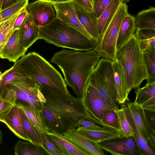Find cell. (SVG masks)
<instances>
[{
  "label": "cell",
  "mask_w": 155,
  "mask_h": 155,
  "mask_svg": "<svg viewBox=\"0 0 155 155\" xmlns=\"http://www.w3.org/2000/svg\"><path fill=\"white\" fill-rule=\"evenodd\" d=\"M40 89L45 99L41 112L48 131L63 135L70 129L80 127L78 122L81 119L106 126L88 112L81 98L42 86H40Z\"/></svg>",
  "instance_id": "cell-1"
},
{
  "label": "cell",
  "mask_w": 155,
  "mask_h": 155,
  "mask_svg": "<svg viewBox=\"0 0 155 155\" xmlns=\"http://www.w3.org/2000/svg\"><path fill=\"white\" fill-rule=\"evenodd\" d=\"M100 57L92 50L63 49L55 53L51 62L60 69L67 85L76 97L81 98L91 73Z\"/></svg>",
  "instance_id": "cell-2"
},
{
  "label": "cell",
  "mask_w": 155,
  "mask_h": 155,
  "mask_svg": "<svg viewBox=\"0 0 155 155\" xmlns=\"http://www.w3.org/2000/svg\"><path fill=\"white\" fill-rule=\"evenodd\" d=\"M14 65L23 71L40 86L66 94L70 93L60 73L35 52L24 55Z\"/></svg>",
  "instance_id": "cell-3"
},
{
  "label": "cell",
  "mask_w": 155,
  "mask_h": 155,
  "mask_svg": "<svg viewBox=\"0 0 155 155\" xmlns=\"http://www.w3.org/2000/svg\"><path fill=\"white\" fill-rule=\"evenodd\" d=\"M39 39L58 47L81 51L94 50L97 43L57 18L40 29Z\"/></svg>",
  "instance_id": "cell-4"
},
{
  "label": "cell",
  "mask_w": 155,
  "mask_h": 155,
  "mask_svg": "<svg viewBox=\"0 0 155 155\" xmlns=\"http://www.w3.org/2000/svg\"><path fill=\"white\" fill-rule=\"evenodd\" d=\"M115 61L124 70L128 94L132 89L139 88L142 82L147 78L142 51L134 34L117 50Z\"/></svg>",
  "instance_id": "cell-5"
},
{
  "label": "cell",
  "mask_w": 155,
  "mask_h": 155,
  "mask_svg": "<svg viewBox=\"0 0 155 155\" xmlns=\"http://www.w3.org/2000/svg\"><path fill=\"white\" fill-rule=\"evenodd\" d=\"M39 90L40 86L28 77L8 84L1 97L14 105L27 106L41 112L43 104L38 97Z\"/></svg>",
  "instance_id": "cell-6"
},
{
  "label": "cell",
  "mask_w": 155,
  "mask_h": 155,
  "mask_svg": "<svg viewBox=\"0 0 155 155\" xmlns=\"http://www.w3.org/2000/svg\"><path fill=\"white\" fill-rule=\"evenodd\" d=\"M128 13L127 5L125 2H122L94 50L100 57L115 61L120 28L123 19Z\"/></svg>",
  "instance_id": "cell-7"
},
{
  "label": "cell",
  "mask_w": 155,
  "mask_h": 155,
  "mask_svg": "<svg viewBox=\"0 0 155 155\" xmlns=\"http://www.w3.org/2000/svg\"><path fill=\"white\" fill-rule=\"evenodd\" d=\"M81 99L88 112L102 123L104 110L106 109L114 110L104 101L97 89L89 81Z\"/></svg>",
  "instance_id": "cell-8"
},
{
  "label": "cell",
  "mask_w": 155,
  "mask_h": 155,
  "mask_svg": "<svg viewBox=\"0 0 155 155\" xmlns=\"http://www.w3.org/2000/svg\"><path fill=\"white\" fill-rule=\"evenodd\" d=\"M27 10L35 24L40 29L56 18L53 5L50 2L36 1L28 4Z\"/></svg>",
  "instance_id": "cell-9"
},
{
  "label": "cell",
  "mask_w": 155,
  "mask_h": 155,
  "mask_svg": "<svg viewBox=\"0 0 155 155\" xmlns=\"http://www.w3.org/2000/svg\"><path fill=\"white\" fill-rule=\"evenodd\" d=\"M52 5L56 12L57 18L78 30L89 38L94 39L78 19L74 10V3L73 2L54 3Z\"/></svg>",
  "instance_id": "cell-10"
},
{
  "label": "cell",
  "mask_w": 155,
  "mask_h": 155,
  "mask_svg": "<svg viewBox=\"0 0 155 155\" xmlns=\"http://www.w3.org/2000/svg\"><path fill=\"white\" fill-rule=\"evenodd\" d=\"M63 137L87 155H104L103 150L98 143L92 141L80 134L76 128L70 129L62 135Z\"/></svg>",
  "instance_id": "cell-11"
},
{
  "label": "cell",
  "mask_w": 155,
  "mask_h": 155,
  "mask_svg": "<svg viewBox=\"0 0 155 155\" xmlns=\"http://www.w3.org/2000/svg\"><path fill=\"white\" fill-rule=\"evenodd\" d=\"M20 110L19 106L14 105L9 111L3 117L1 122L5 124L18 137L31 143L24 129Z\"/></svg>",
  "instance_id": "cell-12"
},
{
  "label": "cell",
  "mask_w": 155,
  "mask_h": 155,
  "mask_svg": "<svg viewBox=\"0 0 155 155\" xmlns=\"http://www.w3.org/2000/svg\"><path fill=\"white\" fill-rule=\"evenodd\" d=\"M76 130L87 139L97 143L122 137L119 130L108 126L96 129H89L80 126L77 128Z\"/></svg>",
  "instance_id": "cell-13"
},
{
  "label": "cell",
  "mask_w": 155,
  "mask_h": 155,
  "mask_svg": "<svg viewBox=\"0 0 155 155\" xmlns=\"http://www.w3.org/2000/svg\"><path fill=\"white\" fill-rule=\"evenodd\" d=\"M40 30L29 13L18 29V39L21 44L28 49L39 39Z\"/></svg>",
  "instance_id": "cell-14"
},
{
  "label": "cell",
  "mask_w": 155,
  "mask_h": 155,
  "mask_svg": "<svg viewBox=\"0 0 155 155\" xmlns=\"http://www.w3.org/2000/svg\"><path fill=\"white\" fill-rule=\"evenodd\" d=\"M27 51L20 43L18 29H16L0 51V58L15 63L19 58L24 56Z\"/></svg>",
  "instance_id": "cell-15"
},
{
  "label": "cell",
  "mask_w": 155,
  "mask_h": 155,
  "mask_svg": "<svg viewBox=\"0 0 155 155\" xmlns=\"http://www.w3.org/2000/svg\"><path fill=\"white\" fill-rule=\"evenodd\" d=\"M74 8L81 24L91 36L97 42L99 38L97 28V18L92 12L86 10L74 3Z\"/></svg>",
  "instance_id": "cell-16"
},
{
  "label": "cell",
  "mask_w": 155,
  "mask_h": 155,
  "mask_svg": "<svg viewBox=\"0 0 155 155\" xmlns=\"http://www.w3.org/2000/svg\"><path fill=\"white\" fill-rule=\"evenodd\" d=\"M115 82L117 91V103L124 104L130 100L128 97L127 86L124 70L122 66L116 61H113Z\"/></svg>",
  "instance_id": "cell-17"
},
{
  "label": "cell",
  "mask_w": 155,
  "mask_h": 155,
  "mask_svg": "<svg viewBox=\"0 0 155 155\" xmlns=\"http://www.w3.org/2000/svg\"><path fill=\"white\" fill-rule=\"evenodd\" d=\"M130 125L135 139L139 150L140 155H155V151L151 147L149 142L141 134L137 126L130 110L126 105H122Z\"/></svg>",
  "instance_id": "cell-18"
},
{
  "label": "cell",
  "mask_w": 155,
  "mask_h": 155,
  "mask_svg": "<svg viewBox=\"0 0 155 155\" xmlns=\"http://www.w3.org/2000/svg\"><path fill=\"white\" fill-rule=\"evenodd\" d=\"M45 134L54 143L61 155H87L64 138L62 135L49 131Z\"/></svg>",
  "instance_id": "cell-19"
},
{
  "label": "cell",
  "mask_w": 155,
  "mask_h": 155,
  "mask_svg": "<svg viewBox=\"0 0 155 155\" xmlns=\"http://www.w3.org/2000/svg\"><path fill=\"white\" fill-rule=\"evenodd\" d=\"M126 103L141 134L148 141L149 138V128L143 108L140 105L134 102H127Z\"/></svg>",
  "instance_id": "cell-20"
},
{
  "label": "cell",
  "mask_w": 155,
  "mask_h": 155,
  "mask_svg": "<svg viewBox=\"0 0 155 155\" xmlns=\"http://www.w3.org/2000/svg\"><path fill=\"white\" fill-rule=\"evenodd\" d=\"M134 18L128 13L123 19L118 34L116 50L128 41L134 34L136 29Z\"/></svg>",
  "instance_id": "cell-21"
},
{
  "label": "cell",
  "mask_w": 155,
  "mask_h": 155,
  "mask_svg": "<svg viewBox=\"0 0 155 155\" xmlns=\"http://www.w3.org/2000/svg\"><path fill=\"white\" fill-rule=\"evenodd\" d=\"M122 3L118 0H112L100 16L97 19L99 39L105 31Z\"/></svg>",
  "instance_id": "cell-22"
},
{
  "label": "cell",
  "mask_w": 155,
  "mask_h": 155,
  "mask_svg": "<svg viewBox=\"0 0 155 155\" xmlns=\"http://www.w3.org/2000/svg\"><path fill=\"white\" fill-rule=\"evenodd\" d=\"M103 150L113 155H138L135 151L127 147L119 138L98 143Z\"/></svg>",
  "instance_id": "cell-23"
},
{
  "label": "cell",
  "mask_w": 155,
  "mask_h": 155,
  "mask_svg": "<svg viewBox=\"0 0 155 155\" xmlns=\"http://www.w3.org/2000/svg\"><path fill=\"white\" fill-rule=\"evenodd\" d=\"M1 76L2 79L0 81V96L8 84L13 82L22 81L29 77L23 71L14 65L2 73Z\"/></svg>",
  "instance_id": "cell-24"
},
{
  "label": "cell",
  "mask_w": 155,
  "mask_h": 155,
  "mask_svg": "<svg viewBox=\"0 0 155 155\" xmlns=\"http://www.w3.org/2000/svg\"><path fill=\"white\" fill-rule=\"evenodd\" d=\"M134 35L142 52L148 48H155V29L137 28Z\"/></svg>",
  "instance_id": "cell-25"
},
{
  "label": "cell",
  "mask_w": 155,
  "mask_h": 155,
  "mask_svg": "<svg viewBox=\"0 0 155 155\" xmlns=\"http://www.w3.org/2000/svg\"><path fill=\"white\" fill-rule=\"evenodd\" d=\"M135 18L136 29L148 28L155 29V8L150 7L137 13Z\"/></svg>",
  "instance_id": "cell-26"
},
{
  "label": "cell",
  "mask_w": 155,
  "mask_h": 155,
  "mask_svg": "<svg viewBox=\"0 0 155 155\" xmlns=\"http://www.w3.org/2000/svg\"><path fill=\"white\" fill-rule=\"evenodd\" d=\"M14 154L15 155H48L41 147L29 141L24 142L20 140L14 146Z\"/></svg>",
  "instance_id": "cell-27"
},
{
  "label": "cell",
  "mask_w": 155,
  "mask_h": 155,
  "mask_svg": "<svg viewBox=\"0 0 155 155\" xmlns=\"http://www.w3.org/2000/svg\"><path fill=\"white\" fill-rule=\"evenodd\" d=\"M16 105L24 112L39 134L49 132L43 122L41 111L27 106L20 104Z\"/></svg>",
  "instance_id": "cell-28"
},
{
  "label": "cell",
  "mask_w": 155,
  "mask_h": 155,
  "mask_svg": "<svg viewBox=\"0 0 155 155\" xmlns=\"http://www.w3.org/2000/svg\"><path fill=\"white\" fill-rule=\"evenodd\" d=\"M21 10L12 16L0 21V51L15 31L13 29L14 24Z\"/></svg>",
  "instance_id": "cell-29"
},
{
  "label": "cell",
  "mask_w": 155,
  "mask_h": 155,
  "mask_svg": "<svg viewBox=\"0 0 155 155\" xmlns=\"http://www.w3.org/2000/svg\"><path fill=\"white\" fill-rule=\"evenodd\" d=\"M142 53L147 75V83L155 82V48L147 49Z\"/></svg>",
  "instance_id": "cell-30"
},
{
  "label": "cell",
  "mask_w": 155,
  "mask_h": 155,
  "mask_svg": "<svg viewBox=\"0 0 155 155\" xmlns=\"http://www.w3.org/2000/svg\"><path fill=\"white\" fill-rule=\"evenodd\" d=\"M20 112L24 129L28 137L31 139V143L37 146L41 147L45 150L39 134L27 116L21 109Z\"/></svg>",
  "instance_id": "cell-31"
},
{
  "label": "cell",
  "mask_w": 155,
  "mask_h": 155,
  "mask_svg": "<svg viewBox=\"0 0 155 155\" xmlns=\"http://www.w3.org/2000/svg\"><path fill=\"white\" fill-rule=\"evenodd\" d=\"M135 93L136 96L134 102L140 105L146 101L155 96V82L147 83L144 87L137 88Z\"/></svg>",
  "instance_id": "cell-32"
},
{
  "label": "cell",
  "mask_w": 155,
  "mask_h": 155,
  "mask_svg": "<svg viewBox=\"0 0 155 155\" xmlns=\"http://www.w3.org/2000/svg\"><path fill=\"white\" fill-rule=\"evenodd\" d=\"M116 112L118 116L120 131L122 137H126L133 136L132 129L122 105Z\"/></svg>",
  "instance_id": "cell-33"
},
{
  "label": "cell",
  "mask_w": 155,
  "mask_h": 155,
  "mask_svg": "<svg viewBox=\"0 0 155 155\" xmlns=\"http://www.w3.org/2000/svg\"><path fill=\"white\" fill-rule=\"evenodd\" d=\"M28 0H21L0 11V21L12 16L27 6Z\"/></svg>",
  "instance_id": "cell-34"
},
{
  "label": "cell",
  "mask_w": 155,
  "mask_h": 155,
  "mask_svg": "<svg viewBox=\"0 0 155 155\" xmlns=\"http://www.w3.org/2000/svg\"><path fill=\"white\" fill-rule=\"evenodd\" d=\"M102 122L105 126L112 127L120 131L118 115L114 110H105L103 114Z\"/></svg>",
  "instance_id": "cell-35"
},
{
  "label": "cell",
  "mask_w": 155,
  "mask_h": 155,
  "mask_svg": "<svg viewBox=\"0 0 155 155\" xmlns=\"http://www.w3.org/2000/svg\"><path fill=\"white\" fill-rule=\"evenodd\" d=\"M39 134L44 148L48 155H61L54 143L44 133Z\"/></svg>",
  "instance_id": "cell-36"
},
{
  "label": "cell",
  "mask_w": 155,
  "mask_h": 155,
  "mask_svg": "<svg viewBox=\"0 0 155 155\" xmlns=\"http://www.w3.org/2000/svg\"><path fill=\"white\" fill-rule=\"evenodd\" d=\"M112 0H99L93 5L92 12L94 16L98 18Z\"/></svg>",
  "instance_id": "cell-37"
},
{
  "label": "cell",
  "mask_w": 155,
  "mask_h": 155,
  "mask_svg": "<svg viewBox=\"0 0 155 155\" xmlns=\"http://www.w3.org/2000/svg\"><path fill=\"white\" fill-rule=\"evenodd\" d=\"M123 143L129 148L140 155L139 147L133 136L119 137Z\"/></svg>",
  "instance_id": "cell-38"
},
{
  "label": "cell",
  "mask_w": 155,
  "mask_h": 155,
  "mask_svg": "<svg viewBox=\"0 0 155 155\" xmlns=\"http://www.w3.org/2000/svg\"><path fill=\"white\" fill-rule=\"evenodd\" d=\"M14 105L0 96V121Z\"/></svg>",
  "instance_id": "cell-39"
},
{
  "label": "cell",
  "mask_w": 155,
  "mask_h": 155,
  "mask_svg": "<svg viewBox=\"0 0 155 155\" xmlns=\"http://www.w3.org/2000/svg\"><path fill=\"white\" fill-rule=\"evenodd\" d=\"M27 7L23 8L17 17L13 25V29L15 30L18 29L29 14Z\"/></svg>",
  "instance_id": "cell-40"
},
{
  "label": "cell",
  "mask_w": 155,
  "mask_h": 155,
  "mask_svg": "<svg viewBox=\"0 0 155 155\" xmlns=\"http://www.w3.org/2000/svg\"><path fill=\"white\" fill-rule=\"evenodd\" d=\"M143 109L148 126L155 128V108Z\"/></svg>",
  "instance_id": "cell-41"
},
{
  "label": "cell",
  "mask_w": 155,
  "mask_h": 155,
  "mask_svg": "<svg viewBox=\"0 0 155 155\" xmlns=\"http://www.w3.org/2000/svg\"><path fill=\"white\" fill-rule=\"evenodd\" d=\"M71 1L85 10L92 12L93 5L90 0H71Z\"/></svg>",
  "instance_id": "cell-42"
},
{
  "label": "cell",
  "mask_w": 155,
  "mask_h": 155,
  "mask_svg": "<svg viewBox=\"0 0 155 155\" xmlns=\"http://www.w3.org/2000/svg\"><path fill=\"white\" fill-rule=\"evenodd\" d=\"M78 125L79 126H82L91 129H98L102 127L93 122L83 119L80 120H79Z\"/></svg>",
  "instance_id": "cell-43"
},
{
  "label": "cell",
  "mask_w": 155,
  "mask_h": 155,
  "mask_svg": "<svg viewBox=\"0 0 155 155\" xmlns=\"http://www.w3.org/2000/svg\"><path fill=\"white\" fill-rule=\"evenodd\" d=\"M140 105L143 109L155 108V96L146 101Z\"/></svg>",
  "instance_id": "cell-44"
},
{
  "label": "cell",
  "mask_w": 155,
  "mask_h": 155,
  "mask_svg": "<svg viewBox=\"0 0 155 155\" xmlns=\"http://www.w3.org/2000/svg\"><path fill=\"white\" fill-rule=\"evenodd\" d=\"M20 0H3L0 11Z\"/></svg>",
  "instance_id": "cell-45"
},
{
  "label": "cell",
  "mask_w": 155,
  "mask_h": 155,
  "mask_svg": "<svg viewBox=\"0 0 155 155\" xmlns=\"http://www.w3.org/2000/svg\"><path fill=\"white\" fill-rule=\"evenodd\" d=\"M71 0H50V3H60L71 1Z\"/></svg>",
  "instance_id": "cell-46"
},
{
  "label": "cell",
  "mask_w": 155,
  "mask_h": 155,
  "mask_svg": "<svg viewBox=\"0 0 155 155\" xmlns=\"http://www.w3.org/2000/svg\"><path fill=\"white\" fill-rule=\"evenodd\" d=\"M3 143V134L0 130V146Z\"/></svg>",
  "instance_id": "cell-47"
},
{
  "label": "cell",
  "mask_w": 155,
  "mask_h": 155,
  "mask_svg": "<svg viewBox=\"0 0 155 155\" xmlns=\"http://www.w3.org/2000/svg\"><path fill=\"white\" fill-rule=\"evenodd\" d=\"M91 2L92 5H94L97 2L99 1V0H90Z\"/></svg>",
  "instance_id": "cell-48"
},
{
  "label": "cell",
  "mask_w": 155,
  "mask_h": 155,
  "mask_svg": "<svg viewBox=\"0 0 155 155\" xmlns=\"http://www.w3.org/2000/svg\"><path fill=\"white\" fill-rule=\"evenodd\" d=\"M39 1L43 2H49L50 0H39Z\"/></svg>",
  "instance_id": "cell-49"
},
{
  "label": "cell",
  "mask_w": 155,
  "mask_h": 155,
  "mask_svg": "<svg viewBox=\"0 0 155 155\" xmlns=\"http://www.w3.org/2000/svg\"><path fill=\"white\" fill-rule=\"evenodd\" d=\"M3 1V0H0V11L1 10V6L2 5Z\"/></svg>",
  "instance_id": "cell-50"
},
{
  "label": "cell",
  "mask_w": 155,
  "mask_h": 155,
  "mask_svg": "<svg viewBox=\"0 0 155 155\" xmlns=\"http://www.w3.org/2000/svg\"><path fill=\"white\" fill-rule=\"evenodd\" d=\"M2 73L0 72V81L2 79V77L1 76V74Z\"/></svg>",
  "instance_id": "cell-51"
},
{
  "label": "cell",
  "mask_w": 155,
  "mask_h": 155,
  "mask_svg": "<svg viewBox=\"0 0 155 155\" xmlns=\"http://www.w3.org/2000/svg\"><path fill=\"white\" fill-rule=\"evenodd\" d=\"M28 0V1H29L30 0ZM36 0V1H38V0Z\"/></svg>",
  "instance_id": "cell-52"
}]
</instances>
